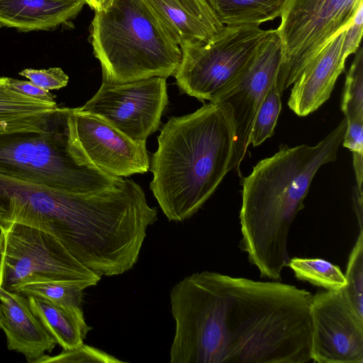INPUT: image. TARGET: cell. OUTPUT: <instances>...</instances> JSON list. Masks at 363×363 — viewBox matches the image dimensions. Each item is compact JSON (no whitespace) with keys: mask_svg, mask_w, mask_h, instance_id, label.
Wrapping results in <instances>:
<instances>
[{"mask_svg":"<svg viewBox=\"0 0 363 363\" xmlns=\"http://www.w3.org/2000/svg\"><path fill=\"white\" fill-rule=\"evenodd\" d=\"M347 73L341 101L346 120L363 119V49L359 48Z\"/></svg>","mask_w":363,"mask_h":363,"instance_id":"7402d4cb","label":"cell"},{"mask_svg":"<svg viewBox=\"0 0 363 363\" xmlns=\"http://www.w3.org/2000/svg\"><path fill=\"white\" fill-rule=\"evenodd\" d=\"M0 306L1 328L9 350L23 354L30 363L52 352L57 343L33 313L27 296L0 287Z\"/></svg>","mask_w":363,"mask_h":363,"instance_id":"9a60e30c","label":"cell"},{"mask_svg":"<svg viewBox=\"0 0 363 363\" xmlns=\"http://www.w3.org/2000/svg\"><path fill=\"white\" fill-rule=\"evenodd\" d=\"M9 82L13 89L28 96L47 102H55V95L51 94L50 91L33 84L30 81L26 82L9 77Z\"/></svg>","mask_w":363,"mask_h":363,"instance_id":"f1b7e54d","label":"cell"},{"mask_svg":"<svg viewBox=\"0 0 363 363\" xmlns=\"http://www.w3.org/2000/svg\"><path fill=\"white\" fill-rule=\"evenodd\" d=\"M101 279L49 233L16 223L0 230V287L4 289L13 291L21 285L38 281L89 287Z\"/></svg>","mask_w":363,"mask_h":363,"instance_id":"52a82bcc","label":"cell"},{"mask_svg":"<svg viewBox=\"0 0 363 363\" xmlns=\"http://www.w3.org/2000/svg\"><path fill=\"white\" fill-rule=\"evenodd\" d=\"M287 267L293 270L297 279L326 290L338 291L346 285L345 274L340 267L323 259L294 257L289 259Z\"/></svg>","mask_w":363,"mask_h":363,"instance_id":"ffe728a7","label":"cell"},{"mask_svg":"<svg viewBox=\"0 0 363 363\" xmlns=\"http://www.w3.org/2000/svg\"><path fill=\"white\" fill-rule=\"evenodd\" d=\"M168 104L167 78L153 77L138 81L103 82L82 111L93 113L136 142H146L157 131Z\"/></svg>","mask_w":363,"mask_h":363,"instance_id":"9c48e42d","label":"cell"},{"mask_svg":"<svg viewBox=\"0 0 363 363\" xmlns=\"http://www.w3.org/2000/svg\"><path fill=\"white\" fill-rule=\"evenodd\" d=\"M281 109V95L275 81L257 111L250 132L249 145L257 147L274 135Z\"/></svg>","mask_w":363,"mask_h":363,"instance_id":"603a6c76","label":"cell"},{"mask_svg":"<svg viewBox=\"0 0 363 363\" xmlns=\"http://www.w3.org/2000/svg\"><path fill=\"white\" fill-rule=\"evenodd\" d=\"M281 41L276 29L259 44L245 69L211 102L227 105L235 126L231 169L240 172L249 146V138L257 111L272 84L277 81L281 61Z\"/></svg>","mask_w":363,"mask_h":363,"instance_id":"30bf717a","label":"cell"},{"mask_svg":"<svg viewBox=\"0 0 363 363\" xmlns=\"http://www.w3.org/2000/svg\"><path fill=\"white\" fill-rule=\"evenodd\" d=\"M234 142L231 110L218 102L162 125L151 158L150 189L169 220L191 217L212 196L231 170Z\"/></svg>","mask_w":363,"mask_h":363,"instance_id":"3957f363","label":"cell"},{"mask_svg":"<svg viewBox=\"0 0 363 363\" xmlns=\"http://www.w3.org/2000/svg\"><path fill=\"white\" fill-rule=\"evenodd\" d=\"M170 363L311 361L313 294L294 285L194 273L169 294Z\"/></svg>","mask_w":363,"mask_h":363,"instance_id":"6da1fadb","label":"cell"},{"mask_svg":"<svg viewBox=\"0 0 363 363\" xmlns=\"http://www.w3.org/2000/svg\"><path fill=\"white\" fill-rule=\"evenodd\" d=\"M271 30L255 25L225 26L207 43L181 45L182 60L174 74L180 92L211 101L245 69Z\"/></svg>","mask_w":363,"mask_h":363,"instance_id":"ba28073f","label":"cell"},{"mask_svg":"<svg viewBox=\"0 0 363 363\" xmlns=\"http://www.w3.org/2000/svg\"><path fill=\"white\" fill-rule=\"evenodd\" d=\"M363 30V4L355 13L350 23L344 32L342 53L347 59L355 53L359 48Z\"/></svg>","mask_w":363,"mask_h":363,"instance_id":"83f0119b","label":"cell"},{"mask_svg":"<svg viewBox=\"0 0 363 363\" xmlns=\"http://www.w3.org/2000/svg\"><path fill=\"white\" fill-rule=\"evenodd\" d=\"M311 357L318 363H363V318L342 290L313 295Z\"/></svg>","mask_w":363,"mask_h":363,"instance_id":"8fae6325","label":"cell"},{"mask_svg":"<svg viewBox=\"0 0 363 363\" xmlns=\"http://www.w3.org/2000/svg\"><path fill=\"white\" fill-rule=\"evenodd\" d=\"M72 123L82 152L101 171L123 178L150 169L146 142L134 141L101 118L78 108H74Z\"/></svg>","mask_w":363,"mask_h":363,"instance_id":"7c38bea8","label":"cell"},{"mask_svg":"<svg viewBox=\"0 0 363 363\" xmlns=\"http://www.w3.org/2000/svg\"><path fill=\"white\" fill-rule=\"evenodd\" d=\"M1 322H2V311H1V306H0V328H1Z\"/></svg>","mask_w":363,"mask_h":363,"instance_id":"4dcf8cb0","label":"cell"},{"mask_svg":"<svg viewBox=\"0 0 363 363\" xmlns=\"http://www.w3.org/2000/svg\"><path fill=\"white\" fill-rule=\"evenodd\" d=\"M84 285L55 281H38L18 286L13 292L20 293L27 297L37 296L48 301L82 308Z\"/></svg>","mask_w":363,"mask_h":363,"instance_id":"44dd1931","label":"cell"},{"mask_svg":"<svg viewBox=\"0 0 363 363\" xmlns=\"http://www.w3.org/2000/svg\"><path fill=\"white\" fill-rule=\"evenodd\" d=\"M345 29L330 40L292 84L288 106L297 116H308L330 98L338 77L345 70L347 59L342 53V43Z\"/></svg>","mask_w":363,"mask_h":363,"instance_id":"5bb4252c","label":"cell"},{"mask_svg":"<svg viewBox=\"0 0 363 363\" xmlns=\"http://www.w3.org/2000/svg\"><path fill=\"white\" fill-rule=\"evenodd\" d=\"M85 1L86 4H88L95 12H99L107 9L113 0H85Z\"/></svg>","mask_w":363,"mask_h":363,"instance_id":"f546056e","label":"cell"},{"mask_svg":"<svg viewBox=\"0 0 363 363\" xmlns=\"http://www.w3.org/2000/svg\"><path fill=\"white\" fill-rule=\"evenodd\" d=\"M346 130L345 118L314 146L282 144L277 153L259 161L243 179L241 247L263 277L281 280L290 259L287 244L291 225L304 206L318 170L336 160Z\"/></svg>","mask_w":363,"mask_h":363,"instance_id":"7a4b0ae2","label":"cell"},{"mask_svg":"<svg viewBox=\"0 0 363 363\" xmlns=\"http://www.w3.org/2000/svg\"><path fill=\"white\" fill-rule=\"evenodd\" d=\"M345 276L346 285L342 292L355 312L363 318V230H359L350 252Z\"/></svg>","mask_w":363,"mask_h":363,"instance_id":"cb8c5ba5","label":"cell"},{"mask_svg":"<svg viewBox=\"0 0 363 363\" xmlns=\"http://www.w3.org/2000/svg\"><path fill=\"white\" fill-rule=\"evenodd\" d=\"M342 142L343 146L352 152L357 189L363 193V119L347 120V130Z\"/></svg>","mask_w":363,"mask_h":363,"instance_id":"484cf974","label":"cell"},{"mask_svg":"<svg viewBox=\"0 0 363 363\" xmlns=\"http://www.w3.org/2000/svg\"><path fill=\"white\" fill-rule=\"evenodd\" d=\"M85 0H0V27L48 30L75 18Z\"/></svg>","mask_w":363,"mask_h":363,"instance_id":"2e32d148","label":"cell"},{"mask_svg":"<svg viewBox=\"0 0 363 363\" xmlns=\"http://www.w3.org/2000/svg\"><path fill=\"white\" fill-rule=\"evenodd\" d=\"M28 298L33 313L63 350L74 349L84 343L91 327L86 324L82 308L37 296Z\"/></svg>","mask_w":363,"mask_h":363,"instance_id":"ac0fdd59","label":"cell"},{"mask_svg":"<svg viewBox=\"0 0 363 363\" xmlns=\"http://www.w3.org/2000/svg\"><path fill=\"white\" fill-rule=\"evenodd\" d=\"M143 1L179 46L207 43L225 26L207 0Z\"/></svg>","mask_w":363,"mask_h":363,"instance_id":"4fadbf2b","label":"cell"},{"mask_svg":"<svg viewBox=\"0 0 363 363\" xmlns=\"http://www.w3.org/2000/svg\"><path fill=\"white\" fill-rule=\"evenodd\" d=\"M73 111L59 108L43 131L0 133V176L78 194L118 186L123 178L101 171L82 152L74 130Z\"/></svg>","mask_w":363,"mask_h":363,"instance_id":"277c9868","label":"cell"},{"mask_svg":"<svg viewBox=\"0 0 363 363\" xmlns=\"http://www.w3.org/2000/svg\"><path fill=\"white\" fill-rule=\"evenodd\" d=\"M57 103L35 99L13 89L0 77V133L43 131L54 120Z\"/></svg>","mask_w":363,"mask_h":363,"instance_id":"e0dca14e","label":"cell"},{"mask_svg":"<svg viewBox=\"0 0 363 363\" xmlns=\"http://www.w3.org/2000/svg\"><path fill=\"white\" fill-rule=\"evenodd\" d=\"M89 41L105 83L167 78L182 60L180 48L143 0H113L107 9L95 12Z\"/></svg>","mask_w":363,"mask_h":363,"instance_id":"5b68a950","label":"cell"},{"mask_svg":"<svg viewBox=\"0 0 363 363\" xmlns=\"http://www.w3.org/2000/svg\"><path fill=\"white\" fill-rule=\"evenodd\" d=\"M19 74L26 77L33 84L48 91L60 89L67 86L69 77L60 67L48 69H26Z\"/></svg>","mask_w":363,"mask_h":363,"instance_id":"4316f807","label":"cell"},{"mask_svg":"<svg viewBox=\"0 0 363 363\" xmlns=\"http://www.w3.org/2000/svg\"><path fill=\"white\" fill-rule=\"evenodd\" d=\"M45 362H102L121 363L123 361L94 347L84 343L74 349L63 350L55 356L43 355L36 363Z\"/></svg>","mask_w":363,"mask_h":363,"instance_id":"d4e9b609","label":"cell"},{"mask_svg":"<svg viewBox=\"0 0 363 363\" xmlns=\"http://www.w3.org/2000/svg\"><path fill=\"white\" fill-rule=\"evenodd\" d=\"M362 4L363 0H286L276 29L281 47L277 77L281 96Z\"/></svg>","mask_w":363,"mask_h":363,"instance_id":"8992f818","label":"cell"},{"mask_svg":"<svg viewBox=\"0 0 363 363\" xmlns=\"http://www.w3.org/2000/svg\"><path fill=\"white\" fill-rule=\"evenodd\" d=\"M225 26L255 25L279 17L286 0H207Z\"/></svg>","mask_w":363,"mask_h":363,"instance_id":"d6986e66","label":"cell"}]
</instances>
